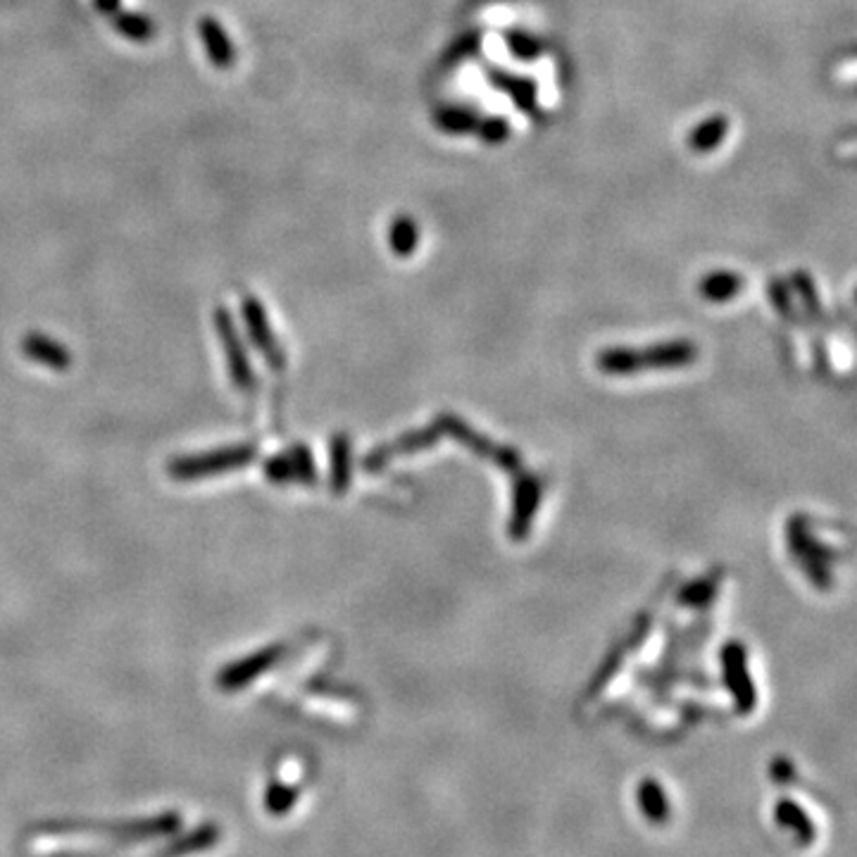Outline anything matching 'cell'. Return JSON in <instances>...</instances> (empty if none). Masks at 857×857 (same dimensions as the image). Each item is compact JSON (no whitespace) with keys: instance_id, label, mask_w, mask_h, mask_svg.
I'll use <instances>...</instances> for the list:
<instances>
[{"instance_id":"cell-1","label":"cell","mask_w":857,"mask_h":857,"mask_svg":"<svg viewBox=\"0 0 857 857\" xmlns=\"http://www.w3.org/2000/svg\"><path fill=\"white\" fill-rule=\"evenodd\" d=\"M258 450L255 446H229V448H217L210 453L200 455H186V458L174 460L170 465V474L179 481H196L205 477H215V474L231 472V469H239L248 462L255 460Z\"/></svg>"},{"instance_id":"cell-2","label":"cell","mask_w":857,"mask_h":857,"mask_svg":"<svg viewBox=\"0 0 857 857\" xmlns=\"http://www.w3.org/2000/svg\"><path fill=\"white\" fill-rule=\"evenodd\" d=\"M212 319H215V331L217 336H220L224 355H227V367L231 372V379H234V384L239 386L241 391H253L255 374H253V367H250L246 346H243L239 331H236L234 317H231V312L227 308H217Z\"/></svg>"},{"instance_id":"cell-3","label":"cell","mask_w":857,"mask_h":857,"mask_svg":"<svg viewBox=\"0 0 857 857\" xmlns=\"http://www.w3.org/2000/svg\"><path fill=\"white\" fill-rule=\"evenodd\" d=\"M241 315L243 322H246L248 336L250 341H253V346L260 350L262 358L267 360V365L272 369H284L286 367V358L284 353H281L277 339H274V331L270 327V317H267L265 308H262V303L255 296H243L241 300Z\"/></svg>"},{"instance_id":"cell-4","label":"cell","mask_w":857,"mask_h":857,"mask_svg":"<svg viewBox=\"0 0 857 857\" xmlns=\"http://www.w3.org/2000/svg\"><path fill=\"white\" fill-rule=\"evenodd\" d=\"M198 36H200V43H203L205 55H208L210 65L215 67V70L224 72V70H231V67L236 65V60H239V53H236L234 41H231L227 29L222 27L217 17H212V15L200 17Z\"/></svg>"},{"instance_id":"cell-5","label":"cell","mask_w":857,"mask_h":857,"mask_svg":"<svg viewBox=\"0 0 857 857\" xmlns=\"http://www.w3.org/2000/svg\"><path fill=\"white\" fill-rule=\"evenodd\" d=\"M265 474L277 484H289V481H315V467L308 448H291L289 453L277 455L265 465Z\"/></svg>"},{"instance_id":"cell-6","label":"cell","mask_w":857,"mask_h":857,"mask_svg":"<svg viewBox=\"0 0 857 857\" xmlns=\"http://www.w3.org/2000/svg\"><path fill=\"white\" fill-rule=\"evenodd\" d=\"M281 655H284V648L281 646H270V648H262L258 653H253L250 658H243L239 662H234V665L224 669L220 674V684L222 688H241L246 681L255 679L258 674L265 672V669H270L274 662H277Z\"/></svg>"},{"instance_id":"cell-7","label":"cell","mask_w":857,"mask_h":857,"mask_svg":"<svg viewBox=\"0 0 857 857\" xmlns=\"http://www.w3.org/2000/svg\"><path fill=\"white\" fill-rule=\"evenodd\" d=\"M22 350L27 358H31L39 365H46L50 369H67L72 365L70 350L62 346L60 341L50 339L46 334H29L22 343Z\"/></svg>"},{"instance_id":"cell-8","label":"cell","mask_w":857,"mask_h":857,"mask_svg":"<svg viewBox=\"0 0 857 857\" xmlns=\"http://www.w3.org/2000/svg\"><path fill=\"white\" fill-rule=\"evenodd\" d=\"M112 29L117 34L131 43H148L158 36V24L150 20L148 15L134 10H117L115 15H110Z\"/></svg>"},{"instance_id":"cell-9","label":"cell","mask_w":857,"mask_h":857,"mask_svg":"<svg viewBox=\"0 0 857 857\" xmlns=\"http://www.w3.org/2000/svg\"><path fill=\"white\" fill-rule=\"evenodd\" d=\"M489 79H491L493 86H498L500 91L508 93V96L515 100V103L524 112H534L536 105H539V96H536L534 81L517 77V74H510L505 70H491Z\"/></svg>"},{"instance_id":"cell-10","label":"cell","mask_w":857,"mask_h":857,"mask_svg":"<svg viewBox=\"0 0 857 857\" xmlns=\"http://www.w3.org/2000/svg\"><path fill=\"white\" fill-rule=\"evenodd\" d=\"M727 131H729L727 117L712 115L691 131V136H688V146L696 150V153H710V150H715L719 143L727 139Z\"/></svg>"},{"instance_id":"cell-11","label":"cell","mask_w":857,"mask_h":857,"mask_svg":"<svg viewBox=\"0 0 857 857\" xmlns=\"http://www.w3.org/2000/svg\"><path fill=\"white\" fill-rule=\"evenodd\" d=\"M481 117L469 108H458V105H450V108H441L434 115V124L446 134L460 136V134H472L477 131Z\"/></svg>"},{"instance_id":"cell-12","label":"cell","mask_w":857,"mask_h":857,"mask_svg":"<svg viewBox=\"0 0 857 857\" xmlns=\"http://www.w3.org/2000/svg\"><path fill=\"white\" fill-rule=\"evenodd\" d=\"M743 289V279L734 272H712L705 279H700V296L708 300H729Z\"/></svg>"},{"instance_id":"cell-13","label":"cell","mask_w":857,"mask_h":857,"mask_svg":"<svg viewBox=\"0 0 857 857\" xmlns=\"http://www.w3.org/2000/svg\"><path fill=\"white\" fill-rule=\"evenodd\" d=\"M419 241V229L412 217L408 215H398L396 220L391 222L389 229V246L396 255L400 258H408V255L415 253Z\"/></svg>"},{"instance_id":"cell-14","label":"cell","mask_w":857,"mask_h":857,"mask_svg":"<svg viewBox=\"0 0 857 857\" xmlns=\"http://www.w3.org/2000/svg\"><path fill=\"white\" fill-rule=\"evenodd\" d=\"M505 43H508L510 53L519 60H536L543 53V43L536 39V36L527 34V31H508V34H505Z\"/></svg>"},{"instance_id":"cell-15","label":"cell","mask_w":857,"mask_h":857,"mask_svg":"<svg viewBox=\"0 0 857 857\" xmlns=\"http://www.w3.org/2000/svg\"><path fill=\"white\" fill-rule=\"evenodd\" d=\"M477 136L489 146H500L510 139V124L503 117H486L477 124Z\"/></svg>"},{"instance_id":"cell-16","label":"cell","mask_w":857,"mask_h":857,"mask_svg":"<svg viewBox=\"0 0 857 857\" xmlns=\"http://www.w3.org/2000/svg\"><path fill=\"white\" fill-rule=\"evenodd\" d=\"M348 486V443H334V489L341 491Z\"/></svg>"},{"instance_id":"cell-17","label":"cell","mask_w":857,"mask_h":857,"mask_svg":"<svg viewBox=\"0 0 857 857\" xmlns=\"http://www.w3.org/2000/svg\"><path fill=\"white\" fill-rule=\"evenodd\" d=\"M122 0H93V8L98 12H103V15H115L117 10H120Z\"/></svg>"}]
</instances>
